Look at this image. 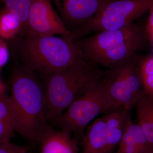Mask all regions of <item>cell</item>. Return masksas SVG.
<instances>
[{
    "label": "cell",
    "instance_id": "6da1fadb",
    "mask_svg": "<svg viewBox=\"0 0 153 153\" xmlns=\"http://www.w3.org/2000/svg\"><path fill=\"white\" fill-rule=\"evenodd\" d=\"M15 131L32 143H38L47 124V103L44 88L35 72L23 64L12 74L11 95Z\"/></svg>",
    "mask_w": 153,
    "mask_h": 153
},
{
    "label": "cell",
    "instance_id": "7a4b0ae2",
    "mask_svg": "<svg viewBox=\"0 0 153 153\" xmlns=\"http://www.w3.org/2000/svg\"><path fill=\"white\" fill-rule=\"evenodd\" d=\"M105 73L97 66L85 60L57 72L42 75L47 121L52 122L62 114Z\"/></svg>",
    "mask_w": 153,
    "mask_h": 153
},
{
    "label": "cell",
    "instance_id": "3957f363",
    "mask_svg": "<svg viewBox=\"0 0 153 153\" xmlns=\"http://www.w3.org/2000/svg\"><path fill=\"white\" fill-rule=\"evenodd\" d=\"M22 64L34 72L46 75L85 60L71 36L26 35L19 50Z\"/></svg>",
    "mask_w": 153,
    "mask_h": 153
},
{
    "label": "cell",
    "instance_id": "277c9868",
    "mask_svg": "<svg viewBox=\"0 0 153 153\" xmlns=\"http://www.w3.org/2000/svg\"><path fill=\"white\" fill-rule=\"evenodd\" d=\"M144 41L142 29L133 23L119 30L101 31L79 38L75 43L85 60L109 68L136 54Z\"/></svg>",
    "mask_w": 153,
    "mask_h": 153
},
{
    "label": "cell",
    "instance_id": "5b68a950",
    "mask_svg": "<svg viewBox=\"0 0 153 153\" xmlns=\"http://www.w3.org/2000/svg\"><path fill=\"white\" fill-rule=\"evenodd\" d=\"M115 110L108 97L104 76L91 84L52 122L58 130L70 135L78 144H82L88 123L100 114Z\"/></svg>",
    "mask_w": 153,
    "mask_h": 153
},
{
    "label": "cell",
    "instance_id": "8992f818",
    "mask_svg": "<svg viewBox=\"0 0 153 153\" xmlns=\"http://www.w3.org/2000/svg\"><path fill=\"white\" fill-rule=\"evenodd\" d=\"M136 54L105 71L107 94L115 109L130 111L144 94Z\"/></svg>",
    "mask_w": 153,
    "mask_h": 153
},
{
    "label": "cell",
    "instance_id": "52a82bcc",
    "mask_svg": "<svg viewBox=\"0 0 153 153\" xmlns=\"http://www.w3.org/2000/svg\"><path fill=\"white\" fill-rule=\"evenodd\" d=\"M153 3V0H112L70 35L75 41L93 32L122 29L149 11Z\"/></svg>",
    "mask_w": 153,
    "mask_h": 153
},
{
    "label": "cell",
    "instance_id": "ba28073f",
    "mask_svg": "<svg viewBox=\"0 0 153 153\" xmlns=\"http://www.w3.org/2000/svg\"><path fill=\"white\" fill-rule=\"evenodd\" d=\"M26 35L68 36L71 32L55 10L50 0H32Z\"/></svg>",
    "mask_w": 153,
    "mask_h": 153
},
{
    "label": "cell",
    "instance_id": "9c48e42d",
    "mask_svg": "<svg viewBox=\"0 0 153 153\" xmlns=\"http://www.w3.org/2000/svg\"><path fill=\"white\" fill-rule=\"evenodd\" d=\"M70 32L92 19L112 0H52Z\"/></svg>",
    "mask_w": 153,
    "mask_h": 153
},
{
    "label": "cell",
    "instance_id": "30bf717a",
    "mask_svg": "<svg viewBox=\"0 0 153 153\" xmlns=\"http://www.w3.org/2000/svg\"><path fill=\"white\" fill-rule=\"evenodd\" d=\"M40 153H78V143L69 134L48 123L38 138Z\"/></svg>",
    "mask_w": 153,
    "mask_h": 153
},
{
    "label": "cell",
    "instance_id": "8fae6325",
    "mask_svg": "<svg viewBox=\"0 0 153 153\" xmlns=\"http://www.w3.org/2000/svg\"><path fill=\"white\" fill-rule=\"evenodd\" d=\"M82 153H112L118 144L109 136L104 116L97 119L84 134Z\"/></svg>",
    "mask_w": 153,
    "mask_h": 153
},
{
    "label": "cell",
    "instance_id": "7c38bea8",
    "mask_svg": "<svg viewBox=\"0 0 153 153\" xmlns=\"http://www.w3.org/2000/svg\"><path fill=\"white\" fill-rule=\"evenodd\" d=\"M116 153H153L144 132L137 124L132 122L130 115Z\"/></svg>",
    "mask_w": 153,
    "mask_h": 153
},
{
    "label": "cell",
    "instance_id": "4fadbf2b",
    "mask_svg": "<svg viewBox=\"0 0 153 153\" xmlns=\"http://www.w3.org/2000/svg\"><path fill=\"white\" fill-rule=\"evenodd\" d=\"M138 124L153 149V97L144 94L136 104Z\"/></svg>",
    "mask_w": 153,
    "mask_h": 153
},
{
    "label": "cell",
    "instance_id": "5bb4252c",
    "mask_svg": "<svg viewBox=\"0 0 153 153\" xmlns=\"http://www.w3.org/2000/svg\"><path fill=\"white\" fill-rule=\"evenodd\" d=\"M15 131L13 112L10 96L0 97V143L10 142Z\"/></svg>",
    "mask_w": 153,
    "mask_h": 153
},
{
    "label": "cell",
    "instance_id": "9a60e30c",
    "mask_svg": "<svg viewBox=\"0 0 153 153\" xmlns=\"http://www.w3.org/2000/svg\"><path fill=\"white\" fill-rule=\"evenodd\" d=\"M23 27L22 22L7 9L0 12V38L10 40L16 36Z\"/></svg>",
    "mask_w": 153,
    "mask_h": 153
},
{
    "label": "cell",
    "instance_id": "2e32d148",
    "mask_svg": "<svg viewBox=\"0 0 153 153\" xmlns=\"http://www.w3.org/2000/svg\"><path fill=\"white\" fill-rule=\"evenodd\" d=\"M138 66L144 93L153 97V55L139 59Z\"/></svg>",
    "mask_w": 153,
    "mask_h": 153
},
{
    "label": "cell",
    "instance_id": "e0dca14e",
    "mask_svg": "<svg viewBox=\"0 0 153 153\" xmlns=\"http://www.w3.org/2000/svg\"><path fill=\"white\" fill-rule=\"evenodd\" d=\"M32 0H4L5 8L15 15L26 27Z\"/></svg>",
    "mask_w": 153,
    "mask_h": 153
},
{
    "label": "cell",
    "instance_id": "ac0fdd59",
    "mask_svg": "<svg viewBox=\"0 0 153 153\" xmlns=\"http://www.w3.org/2000/svg\"><path fill=\"white\" fill-rule=\"evenodd\" d=\"M27 148L10 142L0 143V153H27Z\"/></svg>",
    "mask_w": 153,
    "mask_h": 153
},
{
    "label": "cell",
    "instance_id": "d6986e66",
    "mask_svg": "<svg viewBox=\"0 0 153 153\" xmlns=\"http://www.w3.org/2000/svg\"><path fill=\"white\" fill-rule=\"evenodd\" d=\"M10 58V52L7 44L4 40L0 38V73Z\"/></svg>",
    "mask_w": 153,
    "mask_h": 153
},
{
    "label": "cell",
    "instance_id": "ffe728a7",
    "mask_svg": "<svg viewBox=\"0 0 153 153\" xmlns=\"http://www.w3.org/2000/svg\"><path fill=\"white\" fill-rule=\"evenodd\" d=\"M149 11V15L146 27V32L150 40L153 43V3Z\"/></svg>",
    "mask_w": 153,
    "mask_h": 153
},
{
    "label": "cell",
    "instance_id": "44dd1931",
    "mask_svg": "<svg viewBox=\"0 0 153 153\" xmlns=\"http://www.w3.org/2000/svg\"><path fill=\"white\" fill-rule=\"evenodd\" d=\"M6 87L0 78V97L6 94Z\"/></svg>",
    "mask_w": 153,
    "mask_h": 153
}]
</instances>
